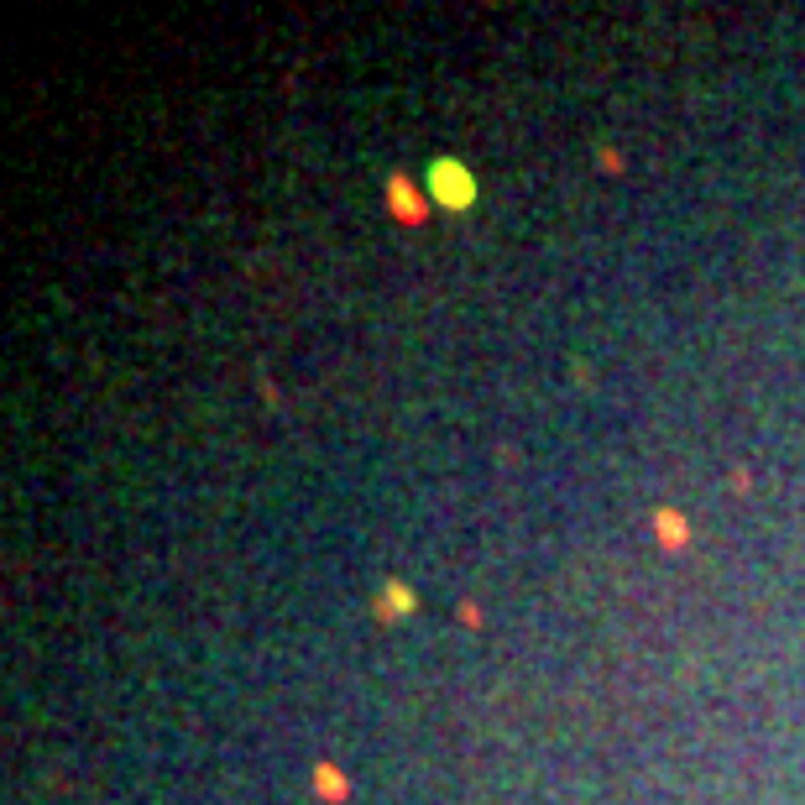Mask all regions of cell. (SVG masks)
<instances>
[{"label": "cell", "instance_id": "cell-1", "mask_svg": "<svg viewBox=\"0 0 805 805\" xmlns=\"http://www.w3.org/2000/svg\"><path fill=\"white\" fill-rule=\"evenodd\" d=\"M434 178H445V183H450V189H440V183H434V199H440V204H450V210L471 204V178L460 173L455 163H440V168H434Z\"/></svg>", "mask_w": 805, "mask_h": 805}, {"label": "cell", "instance_id": "cell-2", "mask_svg": "<svg viewBox=\"0 0 805 805\" xmlns=\"http://www.w3.org/2000/svg\"><path fill=\"white\" fill-rule=\"evenodd\" d=\"M659 534H664V544H685V528L675 513H659Z\"/></svg>", "mask_w": 805, "mask_h": 805}, {"label": "cell", "instance_id": "cell-3", "mask_svg": "<svg viewBox=\"0 0 805 805\" xmlns=\"http://www.w3.org/2000/svg\"><path fill=\"white\" fill-rule=\"evenodd\" d=\"M408 612V591L403 586H393V591H387V607H382V617H403Z\"/></svg>", "mask_w": 805, "mask_h": 805}, {"label": "cell", "instance_id": "cell-4", "mask_svg": "<svg viewBox=\"0 0 805 805\" xmlns=\"http://www.w3.org/2000/svg\"><path fill=\"white\" fill-rule=\"evenodd\" d=\"M319 790H325L330 800H340V795H345V785L335 779V769H319Z\"/></svg>", "mask_w": 805, "mask_h": 805}]
</instances>
